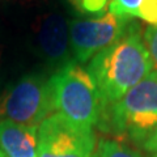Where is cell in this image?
<instances>
[{
  "mask_svg": "<svg viewBox=\"0 0 157 157\" xmlns=\"http://www.w3.org/2000/svg\"><path fill=\"white\" fill-rule=\"evenodd\" d=\"M141 147L145 152H148L149 157H157V130L147 137Z\"/></svg>",
  "mask_w": 157,
  "mask_h": 157,
  "instance_id": "cell-14",
  "label": "cell"
},
{
  "mask_svg": "<svg viewBox=\"0 0 157 157\" xmlns=\"http://www.w3.org/2000/svg\"><path fill=\"white\" fill-rule=\"evenodd\" d=\"M152 70L153 64L140 29L132 22L123 36L98 52L88 66L105 107L121 100Z\"/></svg>",
  "mask_w": 157,
  "mask_h": 157,
  "instance_id": "cell-1",
  "label": "cell"
},
{
  "mask_svg": "<svg viewBox=\"0 0 157 157\" xmlns=\"http://www.w3.org/2000/svg\"><path fill=\"white\" fill-rule=\"evenodd\" d=\"M37 43L41 56L51 66L60 68L70 62V22L58 12L46 14L37 29Z\"/></svg>",
  "mask_w": 157,
  "mask_h": 157,
  "instance_id": "cell-7",
  "label": "cell"
},
{
  "mask_svg": "<svg viewBox=\"0 0 157 157\" xmlns=\"http://www.w3.org/2000/svg\"><path fill=\"white\" fill-rule=\"evenodd\" d=\"M94 147L96 136L92 128L73 123L59 113L38 126V157H92Z\"/></svg>",
  "mask_w": 157,
  "mask_h": 157,
  "instance_id": "cell-5",
  "label": "cell"
},
{
  "mask_svg": "<svg viewBox=\"0 0 157 157\" xmlns=\"http://www.w3.org/2000/svg\"><path fill=\"white\" fill-rule=\"evenodd\" d=\"M135 17L141 18L152 26H157V0H143Z\"/></svg>",
  "mask_w": 157,
  "mask_h": 157,
  "instance_id": "cell-12",
  "label": "cell"
},
{
  "mask_svg": "<svg viewBox=\"0 0 157 157\" xmlns=\"http://www.w3.org/2000/svg\"><path fill=\"white\" fill-rule=\"evenodd\" d=\"M107 107L109 128L115 135L126 136L141 145L157 130V72L152 71L121 100Z\"/></svg>",
  "mask_w": 157,
  "mask_h": 157,
  "instance_id": "cell-3",
  "label": "cell"
},
{
  "mask_svg": "<svg viewBox=\"0 0 157 157\" xmlns=\"http://www.w3.org/2000/svg\"><path fill=\"white\" fill-rule=\"evenodd\" d=\"M54 110L50 77L42 73L22 76L0 96V121L38 127Z\"/></svg>",
  "mask_w": 157,
  "mask_h": 157,
  "instance_id": "cell-4",
  "label": "cell"
},
{
  "mask_svg": "<svg viewBox=\"0 0 157 157\" xmlns=\"http://www.w3.org/2000/svg\"><path fill=\"white\" fill-rule=\"evenodd\" d=\"M37 126L0 121V151L6 157H38Z\"/></svg>",
  "mask_w": 157,
  "mask_h": 157,
  "instance_id": "cell-8",
  "label": "cell"
},
{
  "mask_svg": "<svg viewBox=\"0 0 157 157\" xmlns=\"http://www.w3.org/2000/svg\"><path fill=\"white\" fill-rule=\"evenodd\" d=\"M78 12L88 13V14H94L101 13L110 3V0H68Z\"/></svg>",
  "mask_w": 157,
  "mask_h": 157,
  "instance_id": "cell-11",
  "label": "cell"
},
{
  "mask_svg": "<svg viewBox=\"0 0 157 157\" xmlns=\"http://www.w3.org/2000/svg\"><path fill=\"white\" fill-rule=\"evenodd\" d=\"M55 110L82 127L100 123L104 102L88 70L77 62H67L50 77Z\"/></svg>",
  "mask_w": 157,
  "mask_h": 157,
  "instance_id": "cell-2",
  "label": "cell"
},
{
  "mask_svg": "<svg viewBox=\"0 0 157 157\" xmlns=\"http://www.w3.org/2000/svg\"><path fill=\"white\" fill-rule=\"evenodd\" d=\"M141 2L143 0H110L109 13L123 21H131L136 16Z\"/></svg>",
  "mask_w": 157,
  "mask_h": 157,
  "instance_id": "cell-10",
  "label": "cell"
},
{
  "mask_svg": "<svg viewBox=\"0 0 157 157\" xmlns=\"http://www.w3.org/2000/svg\"><path fill=\"white\" fill-rule=\"evenodd\" d=\"M94 157H145L131 147L113 139H101Z\"/></svg>",
  "mask_w": 157,
  "mask_h": 157,
  "instance_id": "cell-9",
  "label": "cell"
},
{
  "mask_svg": "<svg viewBox=\"0 0 157 157\" xmlns=\"http://www.w3.org/2000/svg\"><path fill=\"white\" fill-rule=\"evenodd\" d=\"M0 157H6V156H4V153H3L2 151H0Z\"/></svg>",
  "mask_w": 157,
  "mask_h": 157,
  "instance_id": "cell-15",
  "label": "cell"
},
{
  "mask_svg": "<svg viewBox=\"0 0 157 157\" xmlns=\"http://www.w3.org/2000/svg\"><path fill=\"white\" fill-rule=\"evenodd\" d=\"M131 21H123L107 12L97 18L70 21V46L77 63H86L114 43L127 30Z\"/></svg>",
  "mask_w": 157,
  "mask_h": 157,
  "instance_id": "cell-6",
  "label": "cell"
},
{
  "mask_svg": "<svg viewBox=\"0 0 157 157\" xmlns=\"http://www.w3.org/2000/svg\"><path fill=\"white\" fill-rule=\"evenodd\" d=\"M143 41L149 54V58L153 64V70L157 72V26H149L143 34Z\"/></svg>",
  "mask_w": 157,
  "mask_h": 157,
  "instance_id": "cell-13",
  "label": "cell"
}]
</instances>
